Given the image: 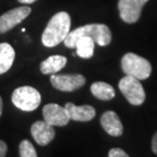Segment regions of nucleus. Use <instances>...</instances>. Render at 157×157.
Instances as JSON below:
<instances>
[{
    "label": "nucleus",
    "instance_id": "f257e3e1",
    "mask_svg": "<svg viewBox=\"0 0 157 157\" xmlns=\"http://www.w3.org/2000/svg\"><path fill=\"white\" fill-rule=\"evenodd\" d=\"M71 17L67 12H57L47 24L42 34V43L46 47H55L63 42L71 32Z\"/></svg>",
    "mask_w": 157,
    "mask_h": 157
},
{
    "label": "nucleus",
    "instance_id": "f03ea898",
    "mask_svg": "<svg viewBox=\"0 0 157 157\" xmlns=\"http://www.w3.org/2000/svg\"><path fill=\"white\" fill-rule=\"evenodd\" d=\"M84 36L92 38L95 44H98L99 46H107L111 42L112 38L110 30L106 25L91 24L71 31L63 41L64 45L67 48H75V44H76L77 40Z\"/></svg>",
    "mask_w": 157,
    "mask_h": 157
},
{
    "label": "nucleus",
    "instance_id": "7ed1b4c3",
    "mask_svg": "<svg viewBox=\"0 0 157 157\" xmlns=\"http://www.w3.org/2000/svg\"><path fill=\"white\" fill-rule=\"evenodd\" d=\"M121 68L128 76H132L138 80H146L152 71L151 63L146 58L135 53H127L121 58Z\"/></svg>",
    "mask_w": 157,
    "mask_h": 157
},
{
    "label": "nucleus",
    "instance_id": "20e7f679",
    "mask_svg": "<svg viewBox=\"0 0 157 157\" xmlns=\"http://www.w3.org/2000/svg\"><path fill=\"white\" fill-rule=\"evenodd\" d=\"M11 101L15 107L23 111H34L39 107L41 95L35 88L24 86L17 88L11 96Z\"/></svg>",
    "mask_w": 157,
    "mask_h": 157
},
{
    "label": "nucleus",
    "instance_id": "39448f33",
    "mask_svg": "<svg viewBox=\"0 0 157 157\" xmlns=\"http://www.w3.org/2000/svg\"><path fill=\"white\" fill-rule=\"evenodd\" d=\"M118 88L131 104L141 105L145 101V90L138 78L125 75V77L119 81Z\"/></svg>",
    "mask_w": 157,
    "mask_h": 157
},
{
    "label": "nucleus",
    "instance_id": "423d86ee",
    "mask_svg": "<svg viewBox=\"0 0 157 157\" xmlns=\"http://www.w3.org/2000/svg\"><path fill=\"white\" fill-rule=\"evenodd\" d=\"M52 86L63 92H73L86 83V78L82 75H56L53 74L50 78Z\"/></svg>",
    "mask_w": 157,
    "mask_h": 157
},
{
    "label": "nucleus",
    "instance_id": "0eeeda50",
    "mask_svg": "<svg viewBox=\"0 0 157 157\" xmlns=\"http://www.w3.org/2000/svg\"><path fill=\"white\" fill-rule=\"evenodd\" d=\"M147 1L148 0H119L118 10L121 18L128 24L136 23Z\"/></svg>",
    "mask_w": 157,
    "mask_h": 157
},
{
    "label": "nucleus",
    "instance_id": "6e6552de",
    "mask_svg": "<svg viewBox=\"0 0 157 157\" xmlns=\"http://www.w3.org/2000/svg\"><path fill=\"white\" fill-rule=\"evenodd\" d=\"M31 13L29 6H20L13 8L0 17V34L6 33L14 28L17 25L21 24L28 15Z\"/></svg>",
    "mask_w": 157,
    "mask_h": 157
},
{
    "label": "nucleus",
    "instance_id": "1a4fd4ad",
    "mask_svg": "<svg viewBox=\"0 0 157 157\" xmlns=\"http://www.w3.org/2000/svg\"><path fill=\"white\" fill-rule=\"evenodd\" d=\"M44 121L53 127H64L70 122L67 109L56 103H49L43 107Z\"/></svg>",
    "mask_w": 157,
    "mask_h": 157
},
{
    "label": "nucleus",
    "instance_id": "9d476101",
    "mask_svg": "<svg viewBox=\"0 0 157 157\" xmlns=\"http://www.w3.org/2000/svg\"><path fill=\"white\" fill-rule=\"evenodd\" d=\"M31 134L40 146H46L54 139L55 131L53 125L47 124L45 121H38L31 128Z\"/></svg>",
    "mask_w": 157,
    "mask_h": 157
},
{
    "label": "nucleus",
    "instance_id": "9b49d317",
    "mask_svg": "<svg viewBox=\"0 0 157 157\" xmlns=\"http://www.w3.org/2000/svg\"><path fill=\"white\" fill-rule=\"evenodd\" d=\"M64 108L67 109L71 121H90L96 114L95 108L91 105L77 106L74 103L68 102L65 104Z\"/></svg>",
    "mask_w": 157,
    "mask_h": 157
},
{
    "label": "nucleus",
    "instance_id": "f8f14e48",
    "mask_svg": "<svg viewBox=\"0 0 157 157\" xmlns=\"http://www.w3.org/2000/svg\"><path fill=\"white\" fill-rule=\"evenodd\" d=\"M101 125L104 131L112 137H119L122 135L124 127L118 115L114 111H106L102 114Z\"/></svg>",
    "mask_w": 157,
    "mask_h": 157
},
{
    "label": "nucleus",
    "instance_id": "ddd939ff",
    "mask_svg": "<svg viewBox=\"0 0 157 157\" xmlns=\"http://www.w3.org/2000/svg\"><path fill=\"white\" fill-rule=\"evenodd\" d=\"M67 59L62 55H51L44 61L41 62L40 71L44 75L56 74L57 71H61L67 64Z\"/></svg>",
    "mask_w": 157,
    "mask_h": 157
},
{
    "label": "nucleus",
    "instance_id": "4468645a",
    "mask_svg": "<svg viewBox=\"0 0 157 157\" xmlns=\"http://www.w3.org/2000/svg\"><path fill=\"white\" fill-rule=\"evenodd\" d=\"M15 52L8 43H0V75L6 73L12 67Z\"/></svg>",
    "mask_w": 157,
    "mask_h": 157
},
{
    "label": "nucleus",
    "instance_id": "2eb2a0df",
    "mask_svg": "<svg viewBox=\"0 0 157 157\" xmlns=\"http://www.w3.org/2000/svg\"><path fill=\"white\" fill-rule=\"evenodd\" d=\"M91 93L97 99L102 101H108L115 96V91L111 85L105 82H96L91 86Z\"/></svg>",
    "mask_w": 157,
    "mask_h": 157
},
{
    "label": "nucleus",
    "instance_id": "dca6fc26",
    "mask_svg": "<svg viewBox=\"0 0 157 157\" xmlns=\"http://www.w3.org/2000/svg\"><path fill=\"white\" fill-rule=\"evenodd\" d=\"M75 48L77 50V54L80 57L88 59L92 57L94 54L95 42L90 37L84 36L77 40L76 44H75Z\"/></svg>",
    "mask_w": 157,
    "mask_h": 157
},
{
    "label": "nucleus",
    "instance_id": "f3484780",
    "mask_svg": "<svg viewBox=\"0 0 157 157\" xmlns=\"http://www.w3.org/2000/svg\"><path fill=\"white\" fill-rule=\"evenodd\" d=\"M20 156L21 157H36L37 152L32 143L29 140L21 141L20 144Z\"/></svg>",
    "mask_w": 157,
    "mask_h": 157
},
{
    "label": "nucleus",
    "instance_id": "a211bd4d",
    "mask_svg": "<svg viewBox=\"0 0 157 157\" xmlns=\"http://www.w3.org/2000/svg\"><path fill=\"white\" fill-rule=\"evenodd\" d=\"M109 157H128V155L121 148H113L108 153Z\"/></svg>",
    "mask_w": 157,
    "mask_h": 157
},
{
    "label": "nucleus",
    "instance_id": "6ab92c4d",
    "mask_svg": "<svg viewBox=\"0 0 157 157\" xmlns=\"http://www.w3.org/2000/svg\"><path fill=\"white\" fill-rule=\"evenodd\" d=\"M6 153H7V145L5 144V142L0 140V157H4Z\"/></svg>",
    "mask_w": 157,
    "mask_h": 157
},
{
    "label": "nucleus",
    "instance_id": "aec40b11",
    "mask_svg": "<svg viewBox=\"0 0 157 157\" xmlns=\"http://www.w3.org/2000/svg\"><path fill=\"white\" fill-rule=\"evenodd\" d=\"M152 150L157 155V133L154 135V137H153V139H152Z\"/></svg>",
    "mask_w": 157,
    "mask_h": 157
},
{
    "label": "nucleus",
    "instance_id": "412c9836",
    "mask_svg": "<svg viewBox=\"0 0 157 157\" xmlns=\"http://www.w3.org/2000/svg\"><path fill=\"white\" fill-rule=\"evenodd\" d=\"M17 1L23 3V4H32V3L36 2L37 0H17Z\"/></svg>",
    "mask_w": 157,
    "mask_h": 157
},
{
    "label": "nucleus",
    "instance_id": "4be33fe9",
    "mask_svg": "<svg viewBox=\"0 0 157 157\" xmlns=\"http://www.w3.org/2000/svg\"><path fill=\"white\" fill-rule=\"evenodd\" d=\"M2 109H3V103H2L1 96H0V117H1V114H2Z\"/></svg>",
    "mask_w": 157,
    "mask_h": 157
}]
</instances>
